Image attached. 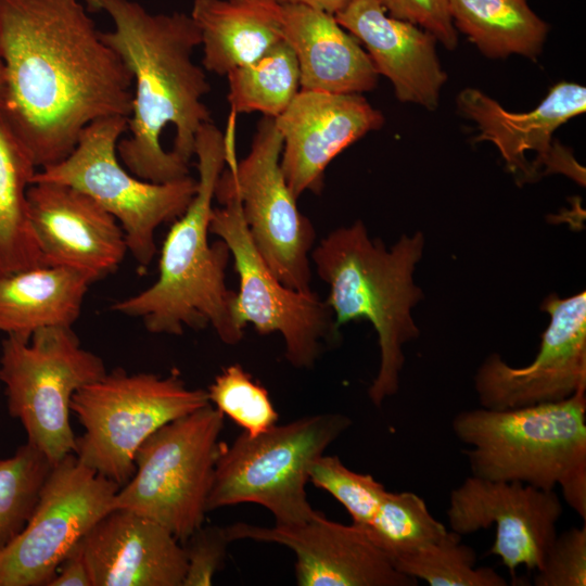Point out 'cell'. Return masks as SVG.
Instances as JSON below:
<instances>
[{
	"mask_svg": "<svg viewBox=\"0 0 586 586\" xmlns=\"http://www.w3.org/2000/svg\"><path fill=\"white\" fill-rule=\"evenodd\" d=\"M79 0H0V109L37 168L64 160L81 131L129 117L132 76Z\"/></svg>",
	"mask_w": 586,
	"mask_h": 586,
	"instance_id": "cell-1",
	"label": "cell"
},
{
	"mask_svg": "<svg viewBox=\"0 0 586 586\" xmlns=\"http://www.w3.org/2000/svg\"><path fill=\"white\" fill-rule=\"evenodd\" d=\"M89 12H104L114 28L102 40L132 76L128 137L117 154L136 177L156 183L189 175L201 127L211 120L203 98L211 90L193 52L201 35L190 14L150 13L132 0H84Z\"/></svg>",
	"mask_w": 586,
	"mask_h": 586,
	"instance_id": "cell-2",
	"label": "cell"
},
{
	"mask_svg": "<svg viewBox=\"0 0 586 586\" xmlns=\"http://www.w3.org/2000/svg\"><path fill=\"white\" fill-rule=\"evenodd\" d=\"M194 156L196 191L167 233L157 280L111 308L141 319L151 333L181 335L184 328L212 326L224 343L235 345L245 328L235 316V292L226 283L230 251L222 240L208 242L215 190L227 165L226 135L212 122L199 130Z\"/></svg>",
	"mask_w": 586,
	"mask_h": 586,
	"instance_id": "cell-3",
	"label": "cell"
},
{
	"mask_svg": "<svg viewBox=\"0 0 586 586\" xmlns=\"http://www.w3.org/2000/svg\"><path fill=\"white\" fill-rule=\"evenodd\" d=\"M421 232L403 234L387 250L371 239L360 220L331 231L310 252L316 271L330 289L327 304L339 328L366 319L378 333L380 366L368 396L373 405L399 390L403 346L419 336L411 309L423 298L413 271L424 249Z\"/></svg>",
	"mask_w": 586,
	"mask_h": 586,
	"instance_id": "cell-4",
	"label": "cell"
},
{
	"mask_svg": "<svg viewBox=\"0 0 586 586\" xmlns=\"http://www.w3.org/2000/svg\"><path fill=\"white\" fill-rule=\"evenodd\" d=\"M471 475L561 487L566 504L586 521V391L514 409L463 410L451 421Z\"/></svg>",
	"mask_w": 586,
	"mask_h": 586,
	"instance_id": "cell-5",
	"label": "cell"
},
{
	"mask_svg": "<svg viewBox=\"0 0 586 586\" xmlns=\"http://www.w3.org/2000/svg\"><path fill=\"white\" fill-rule=\"evenodd\" d=\"M351 425L345 415L319 413L221 444L207 512L250 502L268 509L276 524L305 521L316 511L305 489L310 467Z\"/></svg>",
	"mask_w": 586,
	"mask_h": 586,
	"instance_id": "cell-6",
	"label": "cell"
},
{
	"mask_svg": "<svg viewBox=\"0 0 586 586\" xmlns=\"http://www.w3.org/2000/svg\"><path fill=\"white\" fill-rule=\"evenodd\" d=\"M209 404L207 391L190 388L178 371L167 377L122 369L80 387L71 411L85 429L77 459L102 476L126 484L143 442L163 425Z\"/></svg>",
	"mask_w": 586,
	"mask_h": 586,
	"instance_id": "cell-7",
	"label": "cell"
},
{
	"mask_svg": "<svg viewBox=\"0 0 586 586\" xmlns=\"http://www.w3.org/2000/svg\"><path fill=\"white\" fill-rule=\"evenodd\" d=\"M224 418L209 403L155 431L138 449L113 509L149 518L183 544L207 512Z\"/></svg>",
	"mask_w": 586,
	"mask_h": 586,
	"instance_id": "cell-8",
	"label": "cell"
},
{
	"mask_svg": "<svg viewBox=\"0 0 586 586\" xmlns=\"http://www.w3.org/2000/svg\"><path fill=\"white\" fill-rule=\"evenodd\" d=\"M127 128L126 116L92 122L74 150L61 162L37 170L33 182H59L91 196L119 222L128 252L145 269L156 253L155 230L184 213L196 179L187 176L156 183L136 177L117 157V143Z\"/></svg>",
	"mask_w": 586,
	"mask_h": 586,
	"instance_id": "cell-9",
	"label": "cell"
},
{
	"mask_svg": "<svg viewBox=\"0 0 586 586\" xmlns=\"http://www.w3.org/2000/svg\"><path fill=\"white\" fill-rule=\"evenodd\" d=\"M103 360L81 347L69 327L36 331L28 341L7 335L0 356V382L9 412L23 424L27 443L52 464L76 448L71 400L80 387L106 373Z\"/></svg>",
	"mask_w": 586,
	"mask_h": 586,
	"instance_id": "cell-10",
	"label": "cell"
},
{
	"mask_svg": "<svg viewBox=\"0 0 586 586\" xmlns=\"http://www.w3.org/2000/svg\"><path fill=\"white\" fill-rule=\"evenodd\" d=\"M209 232L229 247L239 277L235 316L242 327L253 324L259 334L279 332L285 358L296 368H311L323 343L336 340L334 317L326 301L315 292L284 285L269 269L255 246L243 217L231 168L226 165L217 181Z\"/></svg>",
	"mask_w": 586,
	"mask_h": 586,
	"instance_id": "cell-11",
	"label": "cell"
},
{
	"mask_svg": "<svg viewBox=\"0 0 586 586\" xmlns=\"http://www.w3.org/2000/svg\"><path fill=\"white\" fill-rule=\"evenodd\" d=\"M234 115L228 119L227 165L231 168L243 217L255 246L271 272L286 286L311 292L309 256L316 238L310 220L297 208L283 176L282 137L272 117L263 116L249 154L238 162Z\"/></svg>",
	"mask_w": 586,
	"mask_h": 586,
	"instance_id": "cell-12",
	"label": "cell"
},
{
	"mask_svg": "<svg viewBox=\"0 0 586 586\" xmlns=\"http://www.w3.org/2000/svg\"><path fill=\"white\" fill-rule=\"evenodd\" d=\"M119 487L75 454L54 463L26 526L0 551V586H48L65 557L113 509Z\"/></svg>",
	"mask_w": 586,
	"mask_h": 586,
	"instance_id": "cell-13",
	"label": "cell"
},
{
	"mask_svg": "<svg viewBox=\"0 0 586 586\" xmlns=\"http://www.w3.org/2000/svg\"><path fill=\"white\" fill-rule=\"evenodd\" d=\"M542 309L550 322L527 366L512 367L499 354L485 358L474 375L481 407L506 410L566 399L586 391V293L549 295Z\"/></svg>",
	"mask_w": 586,
	"mask_h": 586,
	"instance_id": "cell-14",
	"label": "cell"
},
{
	"mask_svg": "<svg viewBox=\"0 0 586 586\" xmlns=\"http://www.w3.org/2000/svg\"><path fill=\"white\" fill-rule=\"evenodd\" d=\"M562 512L555 489L470 475L450 492L446 515L450 530L461 536L495 525L488 553L514 576L520 565L542 568Z\"/></svg>",
	"mask_w": 586,
	"mask_h": 586,
	"instance_id": "cell-15",
	"label": "cell"
},
{
	"mask_svg": "<svg viewBox=\"0 0 586 586\" xmlns=\"http://www.w3.org/2000/svg\"><path fill=\"white\" fill-rule=\"evenodd\" d=\"M457 104L477 125L480 135L475 141L495 144L519 184L550 173H562L585 183L584 169L573 155L560 144H552L553 132L585 112V87L561 81L549 90L538 106L524 113L509 112L474 88L460 91Z\"/></svg>",
	"mask_w": 586,
	"mask_h": 586,
	"instance_id": "cell-16",
	"label": "cell"
},
{
	"mask_svg": "<svg viewBox=\"0 0 586 586\" xmlns=\"http://www.w3.org/2000/svg\"><path fill=\"white\" fill-rule=\"evenodd\" d=\"M230 542L249 539L291 549L300 586H416L398 572L361 527L329 520L315 511L303 522L259 526L237 522L225 527Z\"/></svg>",
	"mask_w": 586,
	"mask_h": 586,
	"instance_id": "cell-17",
	"label": "cell"
},
{
	"mask_svg": "<svg viewBox=\"0 0 586 586\" xmlns=\"http://www.w3.org/2000/svg\"><path fill=\"white\" fill-rule=\"evenodd\" d=\"M273 119L282 137L281 169L295 199L306 191L320 193L331 161L384 123L359 93L305 90Z\"/></svg>",
	"mask_w": 586,
	"mask_h": 586,
	"instance_id": "cell-18",
	"label": "cell"
},
{
	"mask_svg": "<svg viewBox=\"0 0 586 586\" xmlns=\"http://www.w3.org/2000/svg\"><path fill=\"white\" fill-rule=\"evenodd\" d=\"M27 200L41 265L78 269L97 281L124 260L128 247L123 228L85 192L59 182L34 181Z\"/></svg>",
	"mask_w": 586,
	"mask_h": 586,
	"instance_id": "cell-19",
	"label": "cell"
},
{
	"mask_svg": "<svg viewBox=\"0 0 586 586\" xmlns=\"http://www.w3.org/2000/svg\"><path fill=\"white\" fill-rule=\"evenodd\" d=\"M91 586H182V544L163 525L112 509L80 540Z\"/></svg>",
	"mask_w": 586,
	"mask_h": 586,
	"instance_id": "cell-20",
	"label": "cell"
},
{
	"mask_svg": "<svg viewBox=\"0 0 586 586\" xmlns=\"http://www.w3.org/2000/svg\"><path fill=\"white\" fill-rule=\"evenodd\" d=\"M334 16L366 47L378 74L392 82L399 101L437 107L447 74L430 33L391 16L378 0H353Z\"/></svg>",
	"mask_w": 586,
	"mask_h": 586,
	"instance_id": "cell-21",
	"label": "cell"
},
{
	"mask_svg": "<svg viewBox=\"0 0 586 586\" xmlns=\"http://www.w3.org/2000/svg\"><path fill=\"white\" fill-rule=\"evenodd\" d=\"M279 15L298 64L300 90L360 94L377 86L368 53L334 15L303 4H280Z\"/></svg>",
	"mask_w": 586,
	"mask_h": 586,
	"instance_id": "cell-22",
	"label": "cell"
},
{
	"mask_svg": "<svg viewBox=\"0 0 586 586\" xmlns=\"http://www.w3.org/2000/svg\"><path fill=\"white\" fill-rule=\"evenodd\" d=\"M91 276L64 266H36L0 276V332L28 341L38 330L77 321Z\"/></svg>",
	"mask_w": 586,
	"mask_h": 586,
	"instance_id": "cell-23",
	"label": "cell"
},
{
	"mask_svg": "<svg viewBox=\"0 0 586 586\" xmlns=\"http://www.w3.org/2000/svg\"><path fill=\"white\" fill-rule=\"evenodd\" d=\"M279 12L232 0H194L190 16L200 30L203 68L227 76L260 58L283 40Z\"/></svg>",
	"mask_w": 586,
	"mask_h": 586,
	"instance_id": "cell-24",
	"label": "cell"
},
{
	"mask_svg": "<svg viewBox=\"0 0 586 586\" xmlns=\"http://www.w3.org/2000/svg\"><path fill=\"white\" fill-rule=\"evenodd\" d=\"M37 166L0 109V276L41 266L27 191Z\"/></svg>",
	"mask_w": 586,
	"mask_h": 586,
	"instance_id": "cell-25",
	"label": "cell"
},
{
	"mask_svg": "<svg viewBox=\"0 0 586 586\" xmlns=\"http://www.w3.org/2000/svg\"><path fill=\"white\" fill-rule=\"evenodd\" d=\"M449 12L455 28L492 59H535L549 31L526 0H449Z\"/></svg>",
	"mask_w": 586,
	"mask_h": 586,
	"instance_id": "cell-26",
	"label": "cell"
},
{
	"mask_svg": "<svg viewBox=\"0 0 586 586\" xmlns=\"http://www.w3.org/2000/svg\"><path fill=\"white\" fill-rule=\"evenodd\" d=\"M231 112L276 118L300 91V69L295 54L283 39L260 58L228 75Z\"/></svg>",
	"mask_w": 586,
	"mask_h": 586,
	"instance_id": "cell-27",
	"label": "cell"
},
{
	"mask_svg": "<svg viewBox=\"0 0 586 586\" xmlns=\"http://www.w3.org/2000/svg\"><path fill=\"white\" fill-rule=\"evenodd\" d=\"M362 530L393 565L447 532L424 500L412 492H386L372 521Z\"/></svg>",
	"mask_w": 586,
	"mask_h": 586,
	"instance_id": "cell-28",
	"label": "cell"
},
{
	"mask_svg": "<svg viewBox=\"0 0 586 586\" xmlns=\"http://www.w3.org/2000/svg\"><path fill=\"white\" fill-rule=\"evenodd\" d=\"M476 552L462 543L461 535L448 531L431 543L394 563V568L430 586H506L507 582L494 569L475 568Z\"/></svg>",
	"mask_w": 586,
	"mask_h": 586,
	"instance_id": "cell-29",
	"label": "cell"
},
{
	"mask_svg": "<svg viewBox=\"0 0 586 586\" xmlns=\"http://www.w3.org/2000/svg\"><path fill=\"white\" fill-rule=\"evenodd\" d=\"M52 466L28 443L0 459V551L26 526Z\"/></svg>",
	"mask_w": 586,
	"mask_h": 586,
	"instance_id": "cell-30",
	"label": "cell"
},
{
	"mask_svg": "<svg viewBox=\"0 0 586 586\" xmlns=\"http://www.w3.org/2000/svg\"><path fill=\"white\" fill-rule=\"evenodd\" d=\"M206 391L209 403L250 436L277 424L268 391L239 364L224 368Z\"/></svg>",
	"mask_w": 586,
	"mask_h": 586,
	"instance_id": "cell-31",
	"label": "cell"
},
{
	"mask_svg": "<svg viewBox=\"0 0 586 586\" xmlns=\"http://www.w3.org/2000/svg\"><path fill=\"white\" fill-rule=\"evenodd\" d=\"M309 482L334 497L361 528L370 524L387 492L372 475L352 471L337 456L324 454L311 464Z\"/></svg>",
	"mask_w": 586,
	"mask_h": 586,
	"instance_id": "cell-32",
	"label": "cell"
},
{
	"mask_svg": "<svg viewBox=\"0 0 586 586\" xmlns=\"http://www.w3.org/2000/svg\"><path fill=\"white\" fill-rule=\"evenodd\" d=\"M536 586L586 585V525L557 534L543 565L534 577Z\"/></svg>",
	"mask_w": 586,
	"mask_h": 586,
	"instance_id": "cell-33",
	"label": "cell"
},
{
	"mask_svg": "<svg viewBox=\"0 0 586 586\" xmlns=\"http://www.w3.org/2000/svg\"><path fill=\"white\" fill-rule=\"evenodd\" d=\"M230 539L225 527L201 526L182 544L187 570L182 586H209L224 566Z\"/></svg>",
	"mask_w": 586,
	"mask_h": 586,
	"instance_id": "cell-34",
	"label": "cell"
},
{
	"mask_svg": "<svg viewBox=\"0 0 586 586\" xmlns=\"http://www.w3.org/2000/svg\"><path fill=\"white\" fill-rule=\"evenodd\" d=\"M391 16L412 23L430 33L446 49L454 50L458 33L454 26L449 0H378Z\"/></svg>",
	"mask_w": 586,
	"mask_h": 586,
	"instance_id": "cell-35",
	"label": "cell"
},
{
	"mask_svg": "<svg viewBox=\"0 0 586 586\" xmlns=\"http://www.w3.org/2000/svg\"><path fill=\"white\" fill-rule=\"evenodd\" d=\"M48 586H91L80 543L61 562Z\"/></svg>",
	"mask_w": 586,
	"mask_h": 586,
	"instance_id": "cell-36",
	"label": "cell"
},
{
	"mask_svg": "<svg viewBox=\"0 0 586 586\" xmlns=\"http://www.w3.org/2000/svg\"><path fill=\"white\" fill-rule=\"evenodd\" d=\"M353 0H278L279 4H303L335 15Z\"/></svg>",
	"mask_w": 586,
	"mask_h": 586,
	"instance_id": "cell-37",
	"label": "cell"
},
{
	"mask_svg": "<svg viewBox=\"0 0 586 586\" xmlns=\"http://www.w3.org/2000/svg\"><path fill=\"white\" fill-rule=\"evenodd\" d=\"M241 3L252 4L268 10H278L280 4L278 0H232Z\"/></svg>",
	"mask_w": 586,
	"mask_h": 586,
	"instance_id": "cell-38",
	"label": "cell"
},
{
	"mask_svg": "<svg viewBox=\"0 0 586 586\" xmlns=\"http://www.w3.org/2000/svg\"><path fill=\"white\" fill-rule=\"evenodd\" d=\"M3 84H4V68H3V62L0 53V102L3 91Z\"/></svg>",
	"mask_w": 586,
	"mask_h": 586,
	"instance_id": "cell-39",
	"label": "cell"
}]
</instances>
